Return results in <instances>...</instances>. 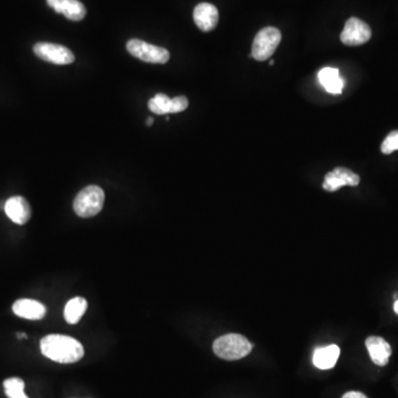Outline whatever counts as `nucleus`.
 Returning a JSON list of instances; mask_svg holds the SVG:
<instances>
[{
  "mask_svg": "<svg viewBox=\"0 0 398 398\" xmlns=\"http://www.w3.org/2000/svg\"><path fill=\"white\" fill-rule=\"evenodd\" d=\"M42 354L62 364L75 363L82 359L85 349L77 340L61 334H50L40 342Z\"/></svg>",
  "mask_w": 398,
  "mask_h": 398,
  "instance_id": "f257e3e1",
  "label": "nucleus"
},
{
  "mask_svg": "<svg viewBox=\"0 0 398 398\" xmlns=\"http://www.w3.org/2000/svg\"><path fill=\"white\" fill-rule=\"evenodd\" d=\"M213 352L223 360L237 361L251 352L252 345L240 334H226L213 342Z\"/></svg>",
  "mask_w": 398,
  "mask_h": 398,
  "instance_id": "f03ea898",
  "label": "nucleus"
},
{
  "mask_svg": "<svg viewBox=\"0 0 398 398\" xmlns=\"http://www.w3.org/2000/svg\"><path fill=\"white\" fill-rule=\"evenodd\" d=\"M104 201H106V195L102 188L95 185L87 186L83 188L75 198L73 209L77 216L90 218L102 211Z\"/></svg>",
  "mask_w": 398,
  "mask_h": 398,
  "instance_id": "7ed1b4c3",
  "label": "nucleus"
},
{
  "mask_svg": "<svg viewBox=\"0 0 398 398\" xmlns=\"http://www.w3.org/2000/svg\"><path fill=\"white\" fill-rule=\"evenodd\" d=\"M281 32L275 27H266L256 35L252 44L250 57L257 61H266L269 59L281 42Z\"/></svg>",
  "mask_w": 398,
  "mask_h": 398,
  "instance_id": "20e7f679",
  "label": "nucleus"
},
{
  "mask_svg": "<svg viewBox=\"0 0 398 398\" xmlns=\"http://www.w3.org/2000/svg\"><path fill=\"white\" fill-rule=\"evenodd\" d=\"M129 54L147 63H161L164 65L170 60V52L162 46L149 44L139 39H131L126 44Z\"/></svg>",
  "mask_w": 398,
  "mask_h": 398,
  "instance_id": "39448f33",
  "label": "nucleus"
},
{
  "mask_svg": "<svg viewBox=\"0 0 398 398\" xmlns=\"http://www.w3.org/2000/svg\"><path fill=\"white\" fill-rule=\"evenodd\" d=\"M34 52L39 59L54 65H70L75 61L73 51L61 44L38 42L34 46Z\"/></svg>",
  "mask_w": 398,
  "mask_h": 398,
  "instance_id": "423d86ee",
  "label": "nucleus"
},
{
  "mask_svg": "<svg viewBox=\"0 0 398 398\" xmlns=\"http://www.w3.org/2000/svg\"><path fill=\"white\" fill-rule=\"evenodd\" d=\"M371 37L372 30L368 23L352 17L345 23L344 29L341 34V42L345 46H362L370 40Z\"/></svg>",
  "mask_w": 398,
  "mask_h": 398,
  "instance_id": "0eeeda50",
  "label": "nucleus"
},
{
  "mask_svg": "<svg viewBox=\"0 0 398 398\" xmlns=\"http://www.w3.org/2000/svg\"><path fill=\"white\" fill-rule=\"evenodd\" d=\"M360 184V176L345 167H337L328 173L324 178L323 188L328 192H337L343 186H357Z\"/></svg>",
  "mask_w": 398,
  "mask_h": 398,
  "instance_id": "6e6552de",
  "label": "nucleus"
},
{
  "mask_svg": "<svg viewBox=\"0 0 398 398\" xmlns=\"http://www.w3.org/2000/svg\"><path fill=\"white\" fill-rule=\"evenodd\" d=\"M6 215L17 225H25L30 220L31 207L26 198L13 196L5 203Z\"/></svg>",
  "mask_w": 398,
  "mask_h": 398,
  "instance_id": "1a4fd4ad",
  "label": "nucleus"
},
{
  "mask_svg": "<svg viewBox=\"0 0 398 398\" xmlns=\"http://www.w3.org/2000/svg\"><path fill=\"white\" fill-rule=\"evenodd\" d=\"M194 21L198 28L204 32H209L216 28L219 13L215 6L209 3H201L194 9Z\"/></svg>",
  "mask_w": 398,
  "mask_h": 398,
  "instance_id": "9d476101",
  "label": "nucleus"
},
{
  "mask_svg": "<svg viewBox=\"0 0 398 398\" xmlns=\"http://www.w3.org/2000/svg\"><path fill=\"white\" fill-rule=\"evenodd\" d=\"M13 313L27 320H42L46 316V309L39 301L31 299H20L13 306Z\"/></svg>",
  "mask_w": 398,
  "mask_h": 398,
  "instance_id": "9b49d317",
  "label": "nucleus"
},
{
  "mask_svg": "<svg viewBox=\"0 0 398 398\" xmlns=\"http://www.w3.org/2000/svg\"><path fill=\"white\" fill-rule=\"evenodd\" d=\"M373 362L378 366H385L392 355L391 345L380 337H370L365 342Z\"/></svg>",
  "mask_w": 398,
  "mask_h": 398,
  "instance_id": "f8f14e48",
  "label": "nucleus"
},
{
  "mask_svg": "<svg viewBox=\"0 0 398 398\" xmlns=\"http://www.w3.org/2000/svg\"><path fill=\"white\" fill-rule=\"evenodd\" d=\"M318 81L326 91L332 94H340L344 89L345 81L340 77L335 68H323L318 75Z\"/></svg>",
  "mask_w": 398,
  "mask_h": 398,
  "instance_id": "ddd939ff",
  "label": "nucleus"
},
{
  "mask_svg": "<svg viewBox=\"0 0 398 398\" xmlns=\"http://www.w3.org/2000/svg\"><path fill=\"white\" fill-rule=\"evenodd\" d=\"M340 356V347L337 345L316 349L313 354V364L320 370H330L337 364Z\"/></svg>",
  "mask_w": 398,
  "mask_h": 398,
  "instance_id": "4468645a",
  "label": "nucleus"
},
{
  "mask_svg": "<svg viewBox=\"0 0 398 398\" xmlns=\"http://www.w3.org/2000/svg\"><path fill=\"white\" fill-rule=\"evenodd\" d=\"M87 309V302L81 297L71 299L65 308L66 321L69 324H77Z\"/></svg>",
  "mask_w": 398,
  "mask_h": 398,
  "instance_id": "2eb2a0df",
  "label": "nucleus"
},
{
  "mask_svg": "<svg viewBox=\"0 0 398 398\" xmlns=\"http://www.w3.org/2000/svg\"><path fill=\"white\" fill-rule=\"evenodd\" d=\"M61 13L69 20L80 21L87 15V9L79 0H61Z\"/></svg>",
  "mask_w": 398,
  "mask_h": 398,
  "instance_id": "dca6fc26",
  "label": "nucleus"
},
{
  "mask_svg": "<svg viewBox=\"0 0 398 398\" xmlns=\"http://www.w3.org/2000/svg\"><path fill=\"white\" fill-rule=\"evenodd\" d=\"M170 106H172V99L168 98L166 94L159 93L155 95L154 98L149 101V108L153 113L158 116L170 113Z\"/></svg>",
  "mask_w": 398,
  "mask_h": 398,
  "instance_id": "f3484780",
  "label": "nucleus"
},
{
  "mask_svg": "<svg viewBox=\"0 0 398 398\" xmlns=\"http://www.w3.org/2000/svg\"><path fill=\"white\" fill-rule=\"evenodd\" d=\"M6 395L9 398H29L25 394V382L19 378H8L4 382Z\"/></svg>",
  "mask_w": 398,
  "mask_h": 398,
  "instance_id": "a211bd4d",
  "label": "nucleus"
},
{
  "mask_svg": "<svg viewBox=\"0 0 398 398\" xmlns=\"http://www.w3.org/2000/svg\"><path fill=\"white\" fill-rule=\"evenodd\" d=\"M398 149V131H393L388 134L384 139L380 151L383 154H392Z\"/></svg>",
  "mask_w": 398,
  "mask_h": 398,
  "instance_id": "6ab92c4d",
  "label": "nucleus"
},
{
  "mask_svg": "<svg viewBox=\"0 0 398 398\" xmlns=\"http://www.w3.org/2000/svg\"><path fill=\"white\" fill-rule=\"evenodd\" d=\"M188 108V100L186 97H176L172 99V106H170V113H180Z\"/></svg>",
  "mask_w": 398,
  "mask_h": 398,
  "instance_id": "aec40b11",
  "label": "nucleus"
},
{
  "mask_svg": "<svg viewBox=\"0 0 398 398\" xmlns=\"http://www.w3.org/2000/svg\"><path fill=\"white\" fill-rule=\"evenodd\" d=\"M46 4L57 13H61V0H46Z\"/></svg>",
  "mask_w": 398,
  "mask_h": 398,
  "instance_id": "412c9836",
  "label": "nucleus"
},
{
  "mask_svg": "<svg viewBox=\"0 0 398 398\" xmlns=\"http://www.w3.org/2000/svg\"><path fill=\"white\" fill-rule=\"evenodd\" d=\"M342 398H368V396H365L364 394L360 393V392H349Z\"/></svg>",
  "mask_w": 398,
  "mask_h": 398,
  "instance_id": "4be33fe9",
  "label": "nucleus"
},
{
  "mask_svg": "<svg viewBox=\"0 0 398 398\" xmlns=\"http://www.w3.org/2000/svg\"><path fill=\"white\" fill-rule=\"evenodd\" d=\"M153 122H154V120H153V118H149L147 120V126H151L153 124Z\"/></svg>",
  "mask_w": 398,
  "mask_h": 398,
  "instance_id": "5701e85b",
  "label": "nucleus"
},
{
  "mask_svg": "<svg viewBox=\"0 0 398 398\" xmlns=\"http://www.w3.org/2000/svg\"><path fill=\"white\" fill-rule=\"evenodd\" d=\"M17 337H18L19 339H27V335L25 333H18L17 334Z\"/></svg>",
  "mask_w": 398,
  "mask_h": 398,
  "instance_id": "b1692460",
  "label": "nucleus"
},
{
  "mask_svg": "<svg viewBox=\"0 0 398 398\" xmlns=\"http://www.w3.org/2000/svg\"><path fill=\"white\" fill-rule=\"evenodd\" d=\"M394 310L398 314V300H396L395 304H394Z\"/></svg>",
  "mask_w": 398,
  "mask_h": 398,
  "instance_id": "393cba45",
  "label": "nucleus"
},
{
  "mask_svg": "<svg viewBox=\"0 0 398 398\" xmlns=\"http://www.w3.org/2000/svg\"><path fill=\"white\" fill-rule=\"evenodd\" d=\"M269 65H270V66H273V65H275V62H273V61H270Z\"/></svg>",
  "mask_w": 398,
  "mask_h": 398,
  "instance_id": "a878e982",
  "label": "nucleus"
}]
</instances>
